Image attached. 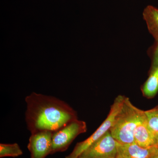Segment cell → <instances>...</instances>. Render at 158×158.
Masks as SVG:
<instances>
[{
    "label": "cell",
    "instance_id": "6da1fadb",
    "mask_svg": "<svg viewBox=\"0 0 158 158\" xmlns=\"http://www.w3.org/2000/svg\"><path fill=\"white\" fill-rule=\"evenodd\" d=\"M25 101L26 124L31 134L44 131L54 133L78 119L73 108L54 97L33 92Z\"/></svg>",
    "mask_w": 158,
    "mask_h": 158
},
{
    "label": "cell",
    "instance_id": "7a4b0ae2",
    "mask_svg": "<svg viewBox=\"0 0 158 158\" xmlns=\"http://www.w3.org/2000/svg\"><path fill=\"white\" fill-rule=\"evenodd\" d=\"M145 116L144 111L136 107L125 97L110 131L115 140L121 144L135 142L134 132L138 123Z\"/></svg>",
    "mask_w": 158,
    "mask_h": 158
},
{
    "label": "cell",
    "instance_id": "3957f363",
    "mask_svg": "<svg viewBox=\"0 0 158 158\" xmlns=\"http://www.w3.org/2000/svg\"><path fill=\"white\" fill-rule=\"evenodd\" d=\"M125 96L119 95L115 98L111 106L110 113L106 118L97 130L85 141L79 142L73 150L65 158H78L82 153L88 149L91 144L110 131L117 114L122 106Z\"/></svg>",
    "mask_w": 158,
    "mask_h": 158
},
{
    "label": "cell",
    "instance_id": "277c9868",
    "mask_svg": "<svg viewBox=\"0 0 158 158\" xmlns=\"http://www.w3.org/2000/svg\"><path fill=\"white\" fill-rule=\"evenodd\" d=\"M87 131L86 122L77 119L55 132L52 138L51 154L65 151L79 135Z\"/></svg>",
    "mask_w": 158,
    "mask_h": 158
},
{
    "label": "cell",
    "instance_id": "5b68a950",
    "mask_svg": "<svg viewBox=\"0 0 158 158\" xmlns=\"http://www.w3.org/2000/svg\"><path fill=\"white\" fill-rule=\"evenodd\" d=\"M117 141L108 131L82 153L78 158H116Z\"/></svg>",
    "mask_w": 158,
    "mask_h": 158
},
{
    "label": "cell",
    "instance_id": "8992f818",
    "mask_svg": "<svg viewBox=\"0 0 158 158\" xmlns=\"http://www.w3.org/2000/svg\"><path fill=\"white\" fill-rule=\"evenodd\" d=\"M53 134L48 131L31 134L27 145L31 158H46L51 154Z\"/></svg>",
    "mask_w": 158,
    "mask_h": 158
},
{
    "label": "cell",
    "instance_id": "52a82bcc",
    "mask_svg": "<svg viewBox=\"0 0 158 158\" xmlns=\"http://www.w3.org/2000/svg\"><path fill=\"white\" fill-rule=\"evenodd\" d=\"M116 158H152L158 152L156 146L143 148L135 142L121 144L117 142Z\"/></svg>",
    "mask_w": 158,
    "mask_h": 158
},
{
    "label": "cell",
    "instance_id": "ba28073f",
    "mask_svg": "<svg viewBox=\"0 0 158 158\" xmlns=\"http://www.w3.org/2000/svg\"><path fill=\"white\" fill-rule=\"evenodd\" d=\"M135 142L141 147L148 148L156 146L157 133L151 129L146 115L136 127L134 132Z\"/></svg>",
    "mask_w": 158,
    "mask_h": 158
},
{
    "label": "cell",
    "instance_id": "9c48e42d",
    "mask_svg": "<svg viewBox=\"0 0 158 158\" xmlns=\"http://www.w3.org/2000/svg\"><path fill=\"white\" fill-rule=\"evenodd\" d=\"M143 17L149 33L155 38L158 39V9L148 6L143 11Z\"/></svg>",
    "mask_w": 158,
    "mask_h": 158
},
{
    "label": "cell",
    "instance_id": "30bf717a",
    "mask_svg": "<svg viewBox=\"0 0 158 158\" xmlns=\"http://www.w3.org/2000/svg\"><path fill=\"white\" fill-rule=\"evenodd\" d=\"M143 95L148 98H152L158 92V66L149 70V77L141 88Z\"/></svg>",
    "mask_w": 158,
    "mask_h": 158
},
{
    "label": "cell",
    "instance_id": "8fae6325",
    "mask_svg": "<svg viewBox=\"0 0 158 158\" xmlns=\"http://www.w3.org/2000/svg\"><path fill=\"white\" fill-rule=\"evenodd\" d=\"M23 151L17 143L0 144V157H16L22 155Z\"/></svg>",
    "mask_w": 158,
    "mask_h": 158
},
{
    "label": "cell",
    "instance_id": "7c38bea8",
    "mask_svg": "<svg viewBox=\"0 0 158 158\" xmlns=\"http://www.w3.org/2000/svg\"><path fill=\"white\" fill-rule=\"evenodd\" d=\"M146 118L151 129L154 132L158 133V106L156 107L144 111Z\"/></svg>",
    "mask_w": 158,
    "mask_h": 158
},
{
    "label": "cell",
    "instance_id": "4fadbf2b",
    "mask_svg": "<svg viewBox=\"0 0 158 158\" xmlns=\"http://www.w3.org/2000/svg\"><path fill=\"white\" fill-rule=\"evenodd\" d=\"M147 53L151 60L150 70H152L158 66V39L155 40L153 45L148 49Z\"/></svg>",
    "mask_w": 158,
    "mask_h": 158
},
{
    "label": "cell",
    "instance_id": "5bb4252c",
    "mask_svg": "<svg viewBox=\"0 0 158 158\" xmlns=\"http://www.w3.org/2000/svg\"><path fill=\"white\" fill-rule=\"evenodd\" d=\"M156 147L158 148V133H157V142Z\"/></svg>",
    "mask_w": 158,
    "mask_h": 158
}]
</instances>
